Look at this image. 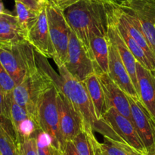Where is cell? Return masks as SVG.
Masks as SVG:
<instances>
[{
	"label": "cell",
	"mask_w": 155,
	"mask_h": 155,
	"mask_svg": "<svg viewBox=\"0 0 155 155\" xmlns=\"http://www.w3.org/2000/svg\"><path fill=\"white\" fill-rule=\"evenodd\" d=\"M35 50V49H34ZM36 65L52 80L55 87L64 94L71 101L82 118L86 131L99 133L103 137L122 142V139L103 119L98 120L93 104L83 82L74 78L66 69L64 65L58 67L59 73L54 71L47 58L35 50Z\"/></svg>",
	"instance_id": "6da1fadb"
},
{
	"label": "cell",
	"mask_w": 155,
	"mask_h": 155,
	"mask_svg": "<svg viewBox=\"0 0 155 155\" xmlns=\"http://www.w3.org/2000/svg\"><path fill=\"white\" fill-rule=\"evenodd\" d=\"M62 11L71 30L90 52L92 34L107 36L114 14L109 0H77Z\"/></svg>",
	"instance_id": "7a4b0ae2"
},
{
	"label": "cell",
	"mask_w": 155,
	"mask_h": 155,
	"mask_svg": "<svg viewBox=\"0 0 155 155\" xmlns=\"http://www.w3.org/2000/svg\"><path fill=\"white\" fill-rule=\"evenodd\" d=\"M0 62L16 85L38 70L34 48L27 40L0 44Z\"/></svg>",
	"instance_id": "3957f363"
},
{
	"label": "cell",
	"mask_w": 155,
	"mask_h": 155,
	"mask_svg": "<svg viewBox=\"0 0 155 155\" xmlns=\"http://www.w3.org/2000/svg\"><path fill=\"white\" fill-rule=\"evenodd\" d=\"M54 86L51 78L38 68L34 74L27 77L20 84L15 86L12 91V96L15 102L25 109L37 122L36 110L39 98Z\"/></svg>",
	"instance_id": "277c9868"
},
{
	"label": "cell",
	"mask_w": 155,
	"mask_h": 155,
	"mask_svg": "<svg viewBox=\"0 0 155 155\" xmlns=\"http://www.w3.org/2000/svg\"><path fill=\"white\" fill-rule=\"evenodd\" d=\"M57 94L58 89L54 86L41 96L36 110V120L39 128L51 137L52 145L64 151L66 144L62 139L59 127Z\"/></svg>",
	"instance_id": "5b68a950"
},
{
	"label": "cell",
	"mask_w": 155,
	"mask_h": 155,
	"mask_svg": "<svg viewBox=\"0 0 155 155\" xmlns=\"http://www.w3.org/2000/svg\"><path fill=\"white\" fill-rule=\"evenodd\" d=\"M46 13L50 37L54 49L52 59L56 66L61 67L64 65L66 61L71 29L60 8L47 2Z\"/></svg>",
	"instance_id": "8992f818"
},
{
	"label": "cell",
	"mask_w": 155,
	"mask_h": 155,
	"mask_svg": "<svg viewBox=\"0 0 155 155\" xmlns=\"http://www.w3.org/2000/svg\"><path fill=\"white\" fill-rule=\"evenodd\" d=\"M64 66L75 79L83 82L89 76L95 73L92 53L86 48L72 30L68 45V56Z\"/></svg>",
	"instance_id": "52a82bcc"
},
{
	"label": "cell",
	"mask_w": 155,
	"mask_h": 155,
	"mask_svg": "<svg viewBox=\"0 0 155 155\" xmlns=\"http://www.w3.org/2000/svg\"><path fill=\"white\" fill-rule=\"evenodd\" d=\"M117 5L136 18L155 56V0H128Z\"/></svg>",
	"instance_id": "ba28073f"
},
{
	"label": "cell",
	"mask_w": 155,
	"mask_h": 155,
	"mask_svg": "<svg viewBox=\"0 0 155 155\" xmlns=\"http://www.w3.org/2000/svg\"><path fill=\"white\" fill-rule=\"evenodd\" d=\"M132 122L139 134L146 155H155L154 120L139 100L129 96Z\"/></svg>",
	"instance_id": "9c48e42d"
},
{
	"label": "cell",
	"mask_w": 155,
	"mask_h": 155,
	"mask_svg": "<svg viewBox=\"0 0 155 155\" xmlns=\"http://www.w3.org/2000/svg\"><path fill=\"white\" fill-rule=\"evenodd\" d=\"M58 109L59 114V127L62 139L66 144L84 129L82 118L71 101L66 95L58 89Z\"/></svg>",
	"instance_id": "30bf717a"
},
{
	"label": "cell",
	"mask_w": 155,
	"mask_h": 155,
	"mask_svg": "<svg viewBox=\"0 0 155 155\" xmlns=\"http://www.w3.org/2000/svg\"><path fill=\"white\" fill-rule=\"evenodd\" d=\"M115 133L129 145L136 149L142 154H146V151L143 143L137 133L133 122L120 114L114 107L109 108L104 113L102 118Z\"/></svg>",
	"instance_id": "8fae6325"
},
{
	"label": "cell",
	"mask_w": 155,
	"mask_h": 155,
	"mask_svg": "<svg viewBox=\"0 0 155 155\" xmlns=\"http://www.w3.org/2000/svg\"><path fill=\"white\" fill-rule=\"evenodd\" d=\"M46 4L47 2L41 8L37 21L30 29L27 40L33 45L36 51L47 58H53L54 49L50 37Z\"/></svg>",
	"instance_id": "7c38bea8"
},
{
	"label": "cell",
	"mask_w": 155,
	"mask_h": 155,
	"mask_svg": "<svg viewBox=\"0 0 155 155\" xmlns=\"http://www.w3.org/2000/svg\"><path fill=\"white\" fill-rule=\"evenodd\" d=\"M96 74L104 90L107 110L114 107L120 114L132 121L128 95L109 77L107 73L101 72Z\"/></svg>",
	"instance_id": "4fadbf2b"
},
{
	"label": "cell",
	"mask_w": 155,
	"mask_h": 155,
	"mask_svg": "<svg viewBox=\"0 0 155 155\" xmlns=\"http://www.w3.org/2000/svg\"><path fill=\"white\" fill-rule=\"evenodd\" d=\"M109 41L110 51L107 74L129 96L139 100L137 91L133 85L130 74L121 59L117 49L110 39Z\"/></svg>",
	"instance_id": "5bb4252c"
},
{
	"label": "cell",
	"mask_w": 155,
	"mask_h": 155,
	"mask_svg": "<svg viewBox=\"0 0 155 155\" xmlns=\"http://www.w3.org/2000/svg\"><path fill=\"white\" fill-rule=\"evenodd\" d=\"M139 101L155 120V74L137 62Z\"/></svg>",
	"instance_id": "9a60e30c"
},
{
	"label": "cell",
	"mask_w": 155,
	"mask_h": 155,
	"mask_svg": "<svg viewBox=\"0 0 155 155\" xmlns=\"http://www.w3.org/2000/svg\"><path fill=\"white\" fill-rule=\"evenodd\" d=\"M107 36L117 49L121 59L130 74L133 85L138 92L139 83H138L137 79V61L133 53L131 52L130 48H128L126 42H124L123 38L121 37L120 34L114 22V14L112 21L109 24L108 30H107Z\"/></svg>",
	"instance_id": "2e32d148"
},
{
	"label": "cell",
	"mask_w": 155,
	"mask_h": 155,
	"mask_svg": "<svg viewBox=\"0 0 155 155\" xmlns=\"http://www.w3.org/2000/svg\"><path fill=\"white\" fill-rule=\"evenodd\" d=\"M90 50L95 64V74L108 71L110 41L107 36L92 34L89 40Z\"/></svg>",
	"instance_id": "e0dca14e"
},
{
	"label": "cell",
	"mask_w": 155,
	"mask_h": 155,
	"mask_svg": "<svg viewBox=\"0 0 155 155\" xmlns=\"http://www.w3.org/2000/svg\"><path fill=\"white\" fill-rule=\"evenodd\" d=\"M83 83L90 97L97 118L101 120L107 111V107L104 92L98 75L95 73L91 74Z\"/></svg>",
	"instance_id": "ac0fdd59"
},
{
	"label": "cell",
	"mask_w": 155,
	"mask_h": 155,
	"mask_svg": "<svg viewBox=\"0 0 155 155\" xmlns=\"http://www.w3.org/2000/svg\"><path fill=\"white\" fill-rule=\"evenodd\" d=\"M114 22L121 37L123 38L124 42H126V44L128 46V48H130L131 52L135 56L137 62H139L140 64L146 68L147 69L150 70L153 72H155V65L150 61V59L148 58L146 53L144 51L143 48L141 47V45L130 35V33H129L128 30L124 26V24L115 15L114 12Z\"/></svg>",
	"instance_id": "d6986e66"
},
{
	"label": "cell",
	"mask_w": 155,
	"mask_h": 155,
	"mask_svg": "<svg viewBox=\"0 0 155 155\" xmlns=\"http://www.w3.org/2000/svg\"><path fill=\"white\" fill-rule=\"evenodd\" d=\"M92 139L96 155H142L126 142L107 137H104V142H99L95 133L92 134Z\"/></svg>",
	"instance_id": "ffe728a7"
},
{
	"label": "cell",
	"mask_w": 155,
	"mask_h": 155,
	"mask_svg": "<svg viewBox=\"0 0 155 155\" xmlns=\"http://www.w3.org/2000/svg\"><path fill=\"white\" fill-rule=\"evenodd\" d=\"M15 12L18 24L27 39V35L30 29L33 27L39 18V12L33 10L21 2L15 1Z\"/></svg>",
	"instance_id": "44dd1931"
},
{
	"label": "cell",
	"mask_w": 155,
	"mask_h": 155,
	"mask_svg": "<svg viewBox=\"0 0 155 155\" xmlns=\"http://www.w3.org/2000/svg\"><path fill=\"white\" fill-rule=\"evenodd\" d=\"M24 40H27V38L18 22H0V44L15 43Z\"/></svg>",
	"instance_id": "7402d4cb"
},
{
	"label": "cell",
	"mask_w": 155,
	"mask_h": 155,
	"mask_svg": "<svg viewBox=\"0 0 155 155\" xmlns=\"http://www.w3.org/2000/svg\"><path fill=\"white\" fill-rule=\"evenodd\" d=\"M39 155H64L61 150L52 145L51 137L45 132L39 130L34 136Z\"/></svg>",
	"instance_id": "603a6c76"
},
{
	"label": "cell",
	"mask_w": 155,
	"mask_h": 155,
	"mask_svg": "<svg viewBox=\"0 0 155 155\" xmlns=\"http://www.w3.org/2000/svg\"><path fill=\"white\" fill-rule=\"evenodd\" d=\"M93 131H86L83 129L72 141L79 155H96L92 134Z\"/></svg>",
	"instance_id": "cb8c5ba5"
},
{
	"label": "cell",
	"mask_w": 155,
	"mask_h": 155,
	"mask_svg": "<svg viewBox=\"0 0 155 155\" xmlns=\"http://www.w3.org/2000/svg\"><path fill=\"white\" fill-rule=\"evenodd\" d=\"M39 130L41 129L39 128L37 122L32 117H28L21 121L15 127V131L18 136V143L22 139L34 137L35 134Z\"/></svg>",
	"instance_id": "d4e9b609"
},
{
	"label": "cell",
	"mask_w": 155,
	"mask_h": 155,
	"mask_svg": "<svg viewBox=\"0 0 155 155\" xmlns=\"http://www.w3.org/2000/svg\"><path fill=\"white\" fill-rule=\"evenodd\" d=\"M0 155H21L18 142L2 129H0Z\"/></svg>",
	"instance_id": "484cf974"
},
{
	"label": "cell",
	"mask_w": 155,
	"mask_h": 155,
	"mask_svg": "<svg viewBox=\"0 0 155 155\" xmlns=\"http://www.w3.org/2000/svg\"><path fill=\"white\" fill-rule=\"evenodd\" d=\"M21 155H39L34 137L24 139L18 142Z\"/></svg>",
	"instance_id": "4316f807"
},
{
	"label": "cell",
	"mask_w": 155,
	"mask_h": 155,
	"mask_svg": "<svg viewBox=\"0 0 155 155\" xmlns=\"http://www.w3.org/2000/svg\"><path fill=\"white\" fill-rule=\"evenodd\" d=\"M0 86L5 94L12 93L16 83L0 62Z\"/></svg>",
	"instance_id": "83f0119b"
},
{
	"label": "cell",
	"mask_w": 155,
	"mask_h": 155,
	"mask_svg": "<svg viewBox=\"0 0 155 155\" xmlns=\"http://www.w3.org/2000/svg\"><path fill=\"white\" fill-rule=\"evenodd\" d=\"M0 129H2L3 130H5L8 134L10 135L18 142V136H17L16 131H15V129L14 127L12 120H11V119L2 114L1 113H0Z\"/></svg>",
	"instance_id": "f1b7e54d"
},
{
	"label": "cell",
	"mask_w": 155,
	"mask_h": 155,
	"mask_svg": "<svg viewBox=\"0 0 155 155\" xmlns=\"http://www.w3.org/2000/svg\"><path fill=\"white\" fill-rule=\"evenodd\" d=\"M11 93L5 94L0 86V113L10 118V110H9V98Z\"/></svg>",
	"instance_id": "f546056e"
},
{
	"label": "cell",
	"mask_w": 155,
	"mask_h": 155,
	"mask_svg": "<svg viewBox=\"0 0 155 155\" xmlns=\"http://www.w3.org/2000/svg\"><path fill=\"white\" fill-rule=\"evenodd\" d=\"M15 1L21 2V3L24 4L28 8L33 9V10L37 11V12H39L41 10V8H42V6L47 2H39L37 0H15Z\"/></svg>",
	"instance_id": "4dcf8cb0"
},
{
	"label": "cell",
	"mask_w": 155,
	"mask_h": 155,
	"mask_svg": "<svg viewBox=\"0 0 155 155\" xmlns=\"http://www.w3.org/2000/svg\"><path fill=\"white\" fill-rule=\"evenodd\" d=\"M46 1L47 2L54 5L57 7L60 8L61 10H63L64 8L71 5V4L77 2V0H46Z\"/></svg>",
	"instance_id": "1f68e13d"
},
{
	"label": "cell",
	"mask_w": 155,
	"mask_h": 155,
	"mask_svg": "<svg viewBox=\"0 0 155 155\" xmlns=\"http://www.w3.org/2000/svg\"><path fill=\"white\" fill-rule=\"evenodd\" d=\"M64 151L67 153L68 155H79L75 146H74V143L71 141V142H68L66 143V147H65Z\"/></svg>",
	"instance_id": "d6a6232c"
},
{
	"label": "cell",
	"mask_w": 155,
	"mask_h": 155,
	"mask_svg": "<svg viewBox=\"0 0 155 155\" xmlns=\"http://www.w3.org/2000/svg\"><path fill=\"white\" fill-rule=\"evenodd\" d=\"M2 21H10V22H18L15 15L11 14H0V22Z\"/></svg>",
	"instance_id": "836d02e7"
},
{
	"label": "cell",
	"mask_w": 155,
	"mask_h": 155,
	"mask_svg": "<svg viewBox=\"0 0 155 155\" xmlns=\"http://www.w3.org/2000/svg\"><path fill=\"white\" fill-rule=\"evenodd\" d=\"M12 12L5 8L2 2H0V14H11Z\"/></svg>",
	"instance_id": "e575fe53"
},
{
	"label": "cell",
	"mask_w": 155,
	"mask_h": 155,
	"mask_svg": "<svg viewBox=\"0 0 155 155\" xmlns=\"http://www.w3.org/2000/svg\"><path fill=\"white\" fill-rule=\"evenodd\" d=\"M110 2L114 3V4H116V5H120L121 3L124 2L126 1H128V0H109Z\"/></svg>",
	"instance_id": "d590c367"
},
{
	"label": "cell",
	"mask_w": 155,
	"mask_h": 155,
	"mask_svg": "<svg viewBox=\"0 0 155 155\" xmlns=\"http://www.w3.org/2000/svg\"><path fill=\"white\" fill-rule=\"evenodd\" d=\"M37 1H39V2H47L46 0H37Z\"/></svg>",
	"instance_id": "8d00e7d4"
},
{
	"label": "cell",
	"mask_w": 155,
	"mask_h": 155,
	"mask_svg": "<svg viewBox=\"0 0 155 155\" xmlns=\"http://www.w3.org/2000/svg\"><path fill=\"white\" fill-rule=\"evenodd\" d=\"M64 155H68V154H67V153L64 151Z\"/></svg>",
	"instance_id": "74e56055"
},
{
	"label": "cell",
	"mask_w": 155,
	"mask_h": 155,
	"mask_svg": "<svg viewBox=\"0 0 155 155\" xmlns=\"http://www.w3.org/2000/svg\"><path fill=\"white\" fill-rule=\"evenodd\" d=\"M142 155H146V154H142Z\"/></svg>",
	"instance_id": "f35d334b"
},
{
	"label": "cell",
	"mask_w": 155,
	"mask_h": 155,
	"mask_svg": "<svg viewBox=\"0 0 155 155\" xmlns=\"http://www.w3.org/2000/svg\"><path fill=\"white\" fill-rule=\"evenodd\" d=\"M154 74H155V72H154Z\"/></svg>",
	"instance_id": "ab89813d"
},
{
	"label": "cell",
	"mask_w": 155,
	"mask_h": 155,
	"mask_svg": "<svg viewBox=\"0 0 155 155\" xmlns=\"http://www.w3.org/2000/svg\"><path fill=\"white\" fill-rule=\"evenodd\" d=\"M154 124H155V120H154Z\"/></svg>",
	"instance_id": "60d3db41"
}]
</instances>
